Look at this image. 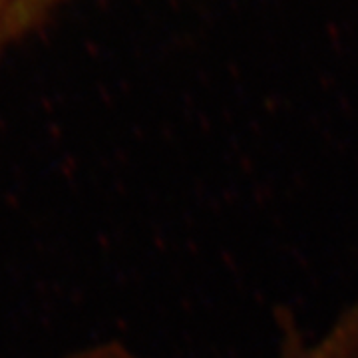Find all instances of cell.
I'll return each instance as SVG.
<instances>
[{
	"instance_id": "1",
	"label": "cell",
	"mask_w": 358,
	"mask_h": 358,
	"mask_svg": "<svg viewBox=\"0 0 358 358\" xmlns=\"http://www.w3.org/2000/svg\"><path fill=\"white\" fill-rule=\"evenodd\" d=\"M54 4V0H0V48L18 38Z\"/></svg>"
}]
</instances>
